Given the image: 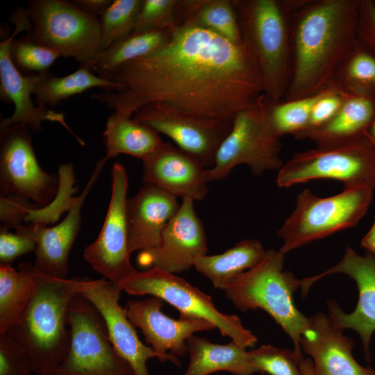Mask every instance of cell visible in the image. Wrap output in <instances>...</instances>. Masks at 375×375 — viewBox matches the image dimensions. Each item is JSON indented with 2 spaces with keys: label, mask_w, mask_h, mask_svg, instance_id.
<instances>
[{
  "label": "cell",
  "mask_w": 375,
  "mask_h": 375,
  "mask_svg": "<svg viewBox=\"0 0 375 375\" xmlns=\"http://www.w3.org/2000/svg\"><path fill=\"white\" fill-rule=\"evenodd\" d=\"M98 75L122 88L92 98L130 117L145 104L161 102L192 115L232 122L264 93L258 61L245 40L237 44L187 22L172 28L158 51Z\"/></svg>",
  "instance_id": "cell-1"
},
{
  "label": "cell",
  "mask_w": 375,
  "mask_h": 375,
  "mask_svg": "<svg viewBox=\"0 0 375 375\" xmlns=\"http://www.w3.org/2000/svg\"><path fill=\"white\" fill-rule=\"evenodd\" d=\"M358 3L350 0H304L291 18L292 73L285 101L329 88L355 48Z\"/></svg>",
  "instance_id": "cell-2"
},
{
  "label": "cell",
  "mask_w": 375,
  "mask_h": 375,
  "mask_svg": "<svg viewBox=\"0 0 375 375\" xmlns=\"http://www.w3.org/2000/svg\"><path fill=\"white\" fill-rule=\"evenodd\" d=\"M34 273L35 283L31 301L18 323L5 334L29 352L34 374L46 375L64 360L69 351L67 312L81 291L83 278H56L35 267Z\"/></svg>",
  "instance_id": "cell-3"
},
{
  "label": "cell",
  "mask_w": 375,
  "mask_h": 375,
  "mask_svg": "<svg viewBox=\"0 0 375 375\" xmlns=\"http://www.w3.org/2000/svg\"><path fill=\"white\" fill-rule=\"evenodd\" d=\"M304 0H235L244 40L258 61L264 94L283 101L292 73L291 18Z\"/></svg>",
  "instance_id": "cell-4"
},
{
  "label": "cell",
  "mask_w": 375,
  "mask_h": 375,
  "mask_svg": "<svg viewBox=\"0 0 375 375\" xmlns=\"http://www.w3.org/2000/svg\"><path fill=\"white\" fill-rule=\"evenodd\" d=\"M284 256L267 249L258 265L235 277L224 291L241 312L258 308L267 312L291 338L294 352L302 357L300 338L310 317L294 305L293 294L300 287V280L283 270Z\"/></svg>",
  "instance_id": "cell-5"
},
{
  "label": "cell",
  "mask_w": 375,
  "mask_h": 375,
  "mask_svg": "<svg viewBox=\"0 0 375 375\" xmlns=\"http://www.w3.org/2000/svg\"><path fill=\"white\" fill-rule=\"evenodd\" d=\"M374 188V185L344 188L340 193L328 197L303 190L297 197L294 210L277 231L283 242L278 251L285 255L354 226L366 213Z\"/></svg>",
  "instance_id": "cell-6"
},
{
  "label": "cell",
  "mask_w": 375,
  "mask_h": 375,
  "mask_svg": "<svg viewBox=\"0 0 375 375\" xmlns=\"http://www.w3.org/2000/svg\"><path fill=\"white\" fill-rule=\"evenodd\" d=\"M269 103L262 94L235 115L216 153L213 166L206 169L208 183L226 178L239 165L249 166L254 176L281 168V137L269 121Z\"/></svg>",
  "instance_id": "cell-7"
},
{
  "label": "cell",
  "mask_w": 375,
  "mask_h": 375,
  "mask_svg": "<svg viewBox=\"0 0 375 375\" xmlns=\"http://www.w3.org/2000/svg\"><path fill=\"white\" fill-rule=\"evenodd\" d=\"M26 37L90 69L103 51L99 18L65 0H33Z\"/></svg>",
  "instance_id": "cell-8"
},
{
  "label": "cell",
  "mask_w": 375,
  "mask_h": 375,
  "mask_svg": "<svg viewBox=\"0 0 375 375\" xmlns=\"http://www.w3.org/2000/svg\"><path fill=\"white\" fill-rule=\"evenodd\" d=\"M117 285L128 294L159 297L176 308L180 316L210 322L223 336L229 337L242 347H253L257 342L256 336L243 326L237 315L221 312L210 295L174 274L157 267L144 272L135 269Z\"/></svg>",
  "instance_id": "cell-9"
},
{
  "label": "cell",
  "mask_w": 375,
  "mask_h": 375,
  "mask_svg": "<svg viewBox=\"0 0 375 375\" xmlns=\"http://www.w3.org/2000/svg\"><path fill=\"white\" fill-rule=\"evenodd\" d=\"M69 351L64 360L46 375H135L109 340L97 308L80 294L67 312Z\"/></svg>",
  "instance_id": "cell-10"
},
{
  "label": "cell",
  "mask_w": 375,
  "mask_h": 375,
  "mask_svg": "<svg viewBox=\"0 0 375 375\" xmlns=\"http://www.w3.org/2000/svg\"><path fill=\"white\" fill-rule=\"evenodd\" d=\"M349 143L295 153L278 170L279 188L318 178L341 181L344 188L375 185V145L366 133Z\"/></svg>",
  "instance_id": "cell-11"
},
{
  "label": "cell",
  "mask_w": 375,
  "mask_h": 375,
  "mask_svg": "<svg viewBox=\"0 0 375 375\" xmlns=\"http://www.w3.org/2000/svg\"><path fill=\"white\" fill-rule=\"evenodd\" d=\"M29 129L17 124L0 130V193L18 194L47 206L60 191V179L39 165Z\"/></svg>",
  "instance_id": "cell-12"
},
{
  "label": "cell",
  "mask_w": 375,
  "mask_h": 375,
  "mask_svg": "<svg viewBox=\"0 0 375 375\" xmlns=\"http://www.w3.org/2000/svg\"><path fill=\"white\" fill-rule=\"evenodd\" d=\"M128 176L125 167L115 162L112 168V193L106 218L97 238L83 253L91 267L118 283L135 270L131 262L126 215Z\"/></svg>",
  "instance_id": "cell-13"
},
{
  "label": "cell",
  "mask_w": 375,
  "mask_h": 375,
  "mask_svg": "<svg viewBox=\"0 0 375 375\" xmlns=\"http://www.w3.org/2000/svg\"><path fill=\"white\" fill-rule=\"evenodd\" d=\"M133 118L169 138L205 168L213 166L216 153L232 126V122L192 115L161 102L142 106Z\"/></svg>",
  "instance_id": "cell-14"
},
{
  "label": "cell",
  "mask_w": 375,
  "mask_h": 375,
  "mask_svg": "<svg viewBox=\"0 0 375 375\" xmlns=\"http://www.w3.org/2000/svg\"><path fill=\"white\" fill-rule=\"evenodd\" d=\"M10 20L15 24L14 32L0 42V94L2 100L13 103L15 110L10 117L1 121L0 130L12 124H21L38 133L42 131L43 121L56 122L62 125L83 145V141L71 131L65 122L63 113L47 109L45 106H35L31 100L40 74L23 75L13 63L10 56V46L15 37L22 31H28L31 28L26 10L19 8L12 15Z\"/></svg>",
  "instance_id": "cell-15"
},
{
  "label": "cell",
  "mask_w": 375,
  "mask_h": 375,
  "mask_svg": "<svg viewBox=\"0 0 375 375\" xmlns=\"http://www.w3.org/2000/svg\"><path fill=\"white\" fill-rule=\"evenodd\" d=\"M337 273L347 274L355 281L358 290V301L354 310L346 313L336 302L328 300L327 307L330 322L336 329L356 331L362 342L365 357L369 360V346L375 331V256L369 252L365 256H360L347 245L344 256L337 265L316 276L300 280L303 295L307 294L317 281Z\"/></svg>",
  "instance_id": "cell-16"
},
{
  "label": "cell",
  "mask_w": 375,
  "mask_h": 375,
  "mask_svg": "<svg viewBox=\"0 0 375 375\" xmlns=\"http://www.w3.org/2000/svg\"><path fill=\"white\" fill-rule=\"evenodd\" d=\"M164 301L152 296L142 300H129L125 308L126 315L142 333L147 344L151 345L160 362L169 360L178 367L177 356L188 352L187 340L199 331H210L215 326L199 318L179 316L174 319L162 312Z\"/></svg>",
  "instance_id": "cell-17"
},
{
  "label": "cell",
  "mask_w": 375,
  "mask_h": 375,
  "mask_svg": "<svg viewBox=\"0 0 375 375\" xmlns=\"http://www.w3.org/2000/svg\"><path fill=\"white\" fill-rule=\"evenodd\" d=\"M193 203L190 199H182L179 210L165 228L160 244L138 254L137 263L140 267H157L175 274L188 270L196 258L206 255L205 229Z\"/></svg>",
  "instance_id": "cell-18"
},
{
  "label": "cell",
  "mask_w": 375,
  "mask_h": 375,
  "mask_svg": "<svg viewBox=\"0 0 375 375\" xmlns=\"http://www.w3.org/2000/svg\"><path fill=\"white\" fill-rule=\"evenodd\" d=\"M121 291L117 283L106 278H83L79 294L99 311L110 341L119 356L130 365L135 375H149L147 362L157 358L156 353L139 339L135 326L119 304Z\"/></svg>",
  "instance_id": "cell-19"
},
{
  "label": "cell",
  "mask_w": 375,
  "mask_h": 375,
  "mask_svg": "<svg viewBox=\"0 0 375 375\" xmlns=\"http://www.w3.org/2000/svg\"><path fill=\"white\" fill-rule=\"evenodd\" d=\"M107 160H100L81 194L73 199L65 217L57 225L48 226L29 223L25 230L36 242L34 267L47 275L67 278L68 259L81 224V208L90 190Z\"/></svg>",
  "instance_id": "cell-20"
},
{
  "label": "cell",
  "mask_w": 375,
  "mask_h": 375,
  "mask_svg": "<svg viewBox=\"0 0 375 375\" xmlns=\"http://www.w3.org/2000/svg\"><path fill=\"white\" fill-rule=\"evenodd\" d=\"M142 181L168 194L193 201L203 200L208 194L206 169L202 164L177 147L165 142L142 161Z\"/></svg>",
  "instance_id": "cell-21"
},
{
  "label": "cell",
  "mask_w": 375,
  "mask_h": 375,
  "mask_svg": "<svg viewBox=\"0 0 375 375\" xmlns=\"http://www.w3.org/2000/svg\"><path fill=\"white\" fill-rule=\"evenodd\" d=\"M353 340L332 326L328 316L317 312L301 335L300 346L311 357L314 375H375L352 355Z\"/></svg>",
  "instance_id": "cell-22"
},
{
  "label": "cell",
  "mask_w": 375,
  "mask_h": 375,
  "mask_svg": "<svg viewBox=\"0 0 375 375\" xmlns=\"http://www.w3.org/2000/svg\"><path fill=\"white\" fill-rule=\"evenodd\" d=\"M180 206L176 197L146 185L127 199L130 253L156 247L165 228Z\"/></svg>",
  "instance_id": "cell-23"
},
{
  "label": "cell",
  "mask_w": 375,
  "mask_h": 375,
  "mask_svg": "<svg viewBox=\"0 0 375 375\" xmlns=\"http://www.w3.org/2000/svg\"><path fill=\"white\" fill-rule=\"evenodd\" d=\"M342 93L343 103L331 119L317 127L303 130L294 137L299 140H310L319 148H328L349 143L365 135L367 127L372 121L373 102L367 96Z\"/></svg>",
  "instance_id": "cell-24"
},
{
  "label": "cell",
  "mask_w": 375,
  "mask_h": 375,
  "mask_svg": "<svg viewBox=\"0 0 375 375\" xmlns=\"http://www.w3.org/2000/svg\"><path fill=\"white\" fill-rule=\"evenodd\" d=\"M190 360L183 375H208L226 371L235 375L259 373L251 364L248 351L231 340L215 344L205 338L192 335L187 340Z\"/></svg>",
  "instance_id": "cell-25"
},
{
  "label": "cell",
  "mask_w": 375,
  "mask_h": 375,
  "mask_svg": "<svg viewBox=\"0 0 375 375\" xmlns=\"http://www.w3.org/2000/svg\"><path fill=\"white\" fill-rule=\"evenodd\" d=\"M103 139L106 160L119 154L148 159L164 144L160 133L130 117L112 112L107 119Z\"/></svg>",
  "instance_id": "cell-26"
},
{
  "label": "cell",
  "mask_w": 375,
  "mask_h": 375,
  "mask_svg": "<svg viewBox=\"0 0 375 375\" xmlns=\"http://www.w3.org/2000/svg\"><path fill=\"white\" fill-rule=\"evenodd\" d=\"M265 253L261 242L244 239L222 253L196 258L193 267L213 287L224 290L235 277L258 265Z\"/></svg>",
  "instance_id": "cell-27"
},
{
  "label": "cell",
  "mask_w": 375,
  "mask_h": 375,
  "mask_svg": "<svg viewBox=\"0 0 375 375\" xmlns=\"http://www.w3.org/2000/svg\"><path fill=\"white\" fill-rule=\"evenodd\" d=\"M35 283L33 265L22 262L17 269L0 264V335L20 320L33 296Z\"/></svg>",
  "instance_id": "cell-28"
},
{
  "label": "cell",
  "mask_w": 375,
  "mask_h": 375,
  "mask_svg": "<svg viewBox=\"0 0 375 375\" xmlns=\"http://www.w3.org/2000/svg\"><path fill=\"white\" fill-rule=\"evenodd\" d=\"M94 88L116 91L122 85L94 74L86 67H80L74 72L62 77L47 71L40 74V78L35 86L34 103L37 106H53L72 96Z\"/></svg>",
  "instance_id": "cell-29"
},
{
  "label": "cell",
  "mask_w": 375,
  "mask_h": 375,
  "mask_svg": "<svg viewBox=\"0 0 375 375\" xmlns=\"http://www.w3.org/2000/svg\"><path fill=\"white\" fill-rule=\"evenodd\" d=\"M171 30L131 33L103 49L92 69L99 74L113 69L124 62L150 55L167 42Z\"/></svg>",
  "instance_id": "cell-30"
},
{
  "label": "cell",
  "mask_w": 375,
  "mask_h": 375,
  "mask_svg": "<svg viewBox=\"0 0 375 375\" xmlns=\"http://www.w3.org/2000/svg\"><path fill=\"white\" fill-rule=\"evenodd\" d=\"M185 22L210 30L235 44L244 42L233 1L190 0Z\"/></svg>",
  "instance_id": "cell-31"
},
{
  "label": "cell",
  "mask_w": 375,
  "mask_h": 375,
  "mask_svg": "<svg viewBox=\"0 0 375 375\" xmlns=\"http://www.w3.org/2000/svg\"><path fill=\"white\" fill-rule=\"evenodd\" d=\"M190 0H142L132 33L172 29L188 17Z\"/></svg>",
  "instance_id": "cell-32"
},
{
  "label": "cell",
  "mask_w": 375,
  "mask_h": 375,
  "mask_svg": "<svg viewBox=\"0 0 375 375\" xmlns=\"http://www.w3.org/2000/svg\"><path fill=\"white\" fill-rule=\"evenodd\" d=\"M328 88L301 99L277 103L269 101L268 116L276 132L281 137L288 133L294 135L306 129L314 106Z\"/></svg>",
  "instance_id": "cell-33"
},
{
  "label": "cell",
  "mask_w": 375,
  "mask_h": 375,
  "mask_svg": "<svg viewBox=\"0 0 375 375\" xmlns=\"http://www.w3.org/2000/svg\"><path fill=\"white\" fill-rule=\"evenodd\" d=\"M331 85L342 92L364 96L365 89L375 87V58L354 48L337 71Z\"/></svg>",
  "instance_id": "cell-34"
},
{
  "label": "cell",
  "mask_w": 375,
  "mask_h": 375,
  "mask_svg": "<svg viewBox=\"0 0 375 375\" xmlns=\"http://www.w3.org/2000/svg\"><path fill=\"white\" fill-rule=\"evenodd\" d=\"M142 0H115L99 18L103 50L133 33Z\"/></svg>",
  "instance_id": "cell-35"
},
{
  "label": "cell",
  "mask_w": 375,
  "mask_h": 375,
  "mask_svg": "<svg viewBox=\"0 0 375 375\" xmlns=\"http://www.w3.org/2000/svg\"><path fill=\"white\" fill-rule=\"evenodd\" d=\"M252 365L259 373L270 375H302L300 362L303 357L299 356L294 351L282 349L270 344L248 351Z\"/></svg>",
  "instance_id": "cell-36"
},
{
  "label": "cell",
  "mask_w": 375,
  "mask_h": 375,
  "mask_svg": "<svg viewBox=\"0 0 375 375\" xmlns=\"http://www.w3.org/2000/svg\"><path fill=\"white\" fill-rule=\"evenodd\" d=\"M12 60L20 71L41 74L48 71L60 56L55 51L33 41L26 36L14 39L10 46Z\"/></svg>",
  "instance_id": "cell-37"
},
{
  "label": "cell",
  "mask_w": 375,
  "mask_h": 375,
  "mask_svg": "<svg viewBox=\"0 0 375 375\" xmlns=\"http://www.w3.org/2000/svg\"><path fill=\"white\" fill-rule=\"evenodd\" d=\"M34 366L27 349L7 335H0V375H32Z\"/></svg>",
  "instance_id": "cell-38"
},
{
  "label": "cell",
  "mask_w": 375,
  "mask_h": 375,
  "mask_svg": "<svg viewBox=\"0 0 375 375\" xmlns=\"http://www.w3.org/2000/svg\"><path fill=\"white\" fill-rule=\"evenodd\" d=\"M36 242L27 233L0 229V263L11 265L17 257L30 252H35Z\"/></svg>",
  "instance_id": "cell-39"
},
{
  "label": "cell",
  "mask_w": 375,
  "mask_h": 375,
  "mask_svg": "<svg viewBox=\"0 0 375 375\" xmlns=\"http://www.w3.org/2000/svg\"><path fill=\"white\" fill-rule=\"evenodd\" d=\"M0 203L2 222L0 229L17 230L24 226L22 222L33 209L28 199L18 194L1 196Z\"/></svg>",
  "instance_id": "cell-40"
},
{
  "label": "cell",
  "mask_w": 375,
  "mask_h": 375,
  "mask_svg": "<svg viewBox=\"0 0 375 375\" xmlns=\"http://www.w3.org/2000/svg\"><path fill=\"white\" fill-rule=\"evenodd\" d=\"M343 101L342 92L331 85L314 106L306 129L317 127L331 119L338 111Z\"/></svg>",
  "instance_id": "cell-41"
},
{
  "label": "cell",
  "mask_w": 375,
  "mask_h": 375,
  "mask_svg": "<svg viewBox=\"0 0 375 375\" xmlns=\"http://www.w3.org/2000/svg\"><path fill=\"white\" fill-rule=\"evenodd\" d=\"M76 6L86 13L100 18L110 3L111 0H74Z\"/></svg>",
  "instance_id": "cell-42"
},
{
  "label": "cell",
  "mask_w": 375,
  "mask_h": 375,
  "mask_svg": "<svg viewBox=\"0 0 375 375\" xmlns=\"http://www.w3.org/2000/svg\"><path fill=\"white\" fill-rule=\"evenodd\" d=\"M361 245L375 256V221L361 241Z\"/></svg>",
  "instance_id": "cell-43"
},
{
  "label": "cell",
  "mask_w": 375,
  "mask_h": 375,
  "mask_svg": "<svg viewBox=\"0 0 375 375\" xmlns=\"http://www.w3.org/2000/svg\"><path fill=\"white\" fill-rule=\"evenodd\" d=\"M362 8L364 19L368 22L370 29L375 34V4L365 3Z\"/></svg>",
  "instance_id": "cell-44"
},
{
  "label": "cell",
  "mask_w": 375,
  "mask_h": 375,
  "mask_svg": "<svg viewBox=\"0 0 375 375\" xmlns=\"http://www.w3.org/2000/svg\"><path fill=\"white\" fill-rule=\"evenodd\" d=\"M302 375H314L313 362L311 358H307L300 362Z\"/></svg>",
  "instance_id": "cell-45"
},
{
  "label": "cell",
  "mask_w": 375,
  "mask_h": 375,
  "mask_svg": "<svg viewBox=\"0 0 375 375\" xmlns=\"http://www.w3.org/2000/svg\"><path fill=\"white\" fill-rule=\"evenodd\" d=\"M369 135L375 140V119L373 121Z\"/></svg>",
  "instance_id": "cell-46"
},
{
  "label": "cell",
  "mask_w": 375,
  "mask_h": 375,
  "mask_svg": "<svg viewBox=\"0 0 375 375\" xmlns=\"http://www.w3.org/2000/svg\"><path fill=\"white\" fill-rule=\"evenodd\" d=\"M368 135H369V138L371 139V140L372 141V142L374 143V144L375 145V140L373 139L372 138H371L370 135H369V133H368Z\"/></svg>",
  "instance_id": "cell-47"
}]
</instances>
